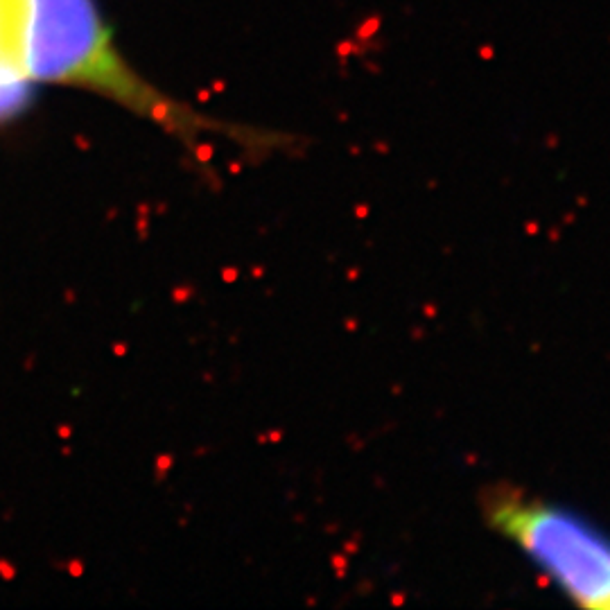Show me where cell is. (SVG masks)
Returning a JSON list of instances; mask_svg holds the SVG:
<instances>
[{
	"label": "cell",
	"instance_id": "obj_3",
	"mask_svg": "<svg viewBox=\"0 0 610 610\" xmlns=\"http://www.w3.org/2000/svg\"><path fill=\"white\" fill-rule=\"evenodd\" d=\"M32 84L23 57V0H0V87Z\"/></svg>",
	"mask_w": 610,
	"mask_h": 610
},
{
	"label": "cell",
	"instance_id": "obj_1",
	"mask_svg": "<svg viewBox=\"0 0 610 610\" xmlns=\"http://www.w3.org/2000/svg\"><path fill=\"white\" fill-rule=\"evenodd\" d=\"M23 57L32 84L93 91L186 143L215 129L122 59L93 0H23Z\"/></svg>",
	"mask_w": 610,
	"mask_h": 610
},
{
	"label": "cell",
	"instance_id": "obj_2",
	"mask_svg": "<svg viewBox=\"0 0 610 610\" xmlns=\"http://www.w3.org/2000/svg\"><path fill=\"white\" fill-rule=\"evenodd\" d=\"M486 520L572 601L610 610V538L572 511L514 488L484 497Z\"/></svg>",
	"mask_w": 610,
	"mask_h": 610
}]
</instances>
